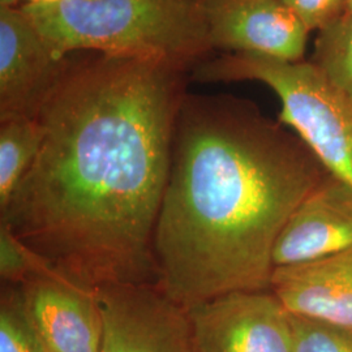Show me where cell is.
Instances as JSON below:
<instances>
[{
    "label": "cell",
    "instance_id": "cell-8",
    "mask_svg": "<svg viewBox=\"0 0 352 352\" xmlns=\"http://www.w3.org/2000/svg\"><path fill=\"white\" fill-rule=\"evenodd\" d=\"M210 47L302 60L308 29L282 0H199Z\"/></svg>",
    "mask_w": 352,
    "mask_h": 352
},
{
    "label": "cell",
    "instance_id": "cell-5",
    "mask_svg": "<svg viewBox=\"0 0 352 352\" xmlns=\"http://www.w3.org/2000/svg\"><path fill=\"white\" fill-rule=\"evenodd\" d=\"M196 352H294L291 317L270 291H232L187 308Z\"/></svg>",
    "mask_w": 352,
    "mask_h": 352
},
{
    "label": "cell",
    "instance_id": "cell-15",
    "mask_svg": "<svg viewBox=\"0 0 352 352\" xmlns=\"http://www.w3.org/2000/svg\"><path fill=\"white\" fill-rule=\"evenodd\" d=\"M294 352H352V331L289 315Z\"/></svg>",
    "mask_w": 352,
    "mask_h": 352
},
{
    "label": "cell",
    "instance_id": "cell-14",
    "mask_svg": "<svg viewBox=\"0 0 352 352\" xmlns=\"http://www.w3.org/2000/svg\"><path fill=\"white\" fill-rule=\"evenodd\" d=\"M0 352H45L21 286L1 283Z\"/></svg>",
    "mask_w": 352,
    "mask_h": 352
},
{
    "label": "cell",
    "instance_id": "cell-21",
    "mask_svg": "<svg viewBox=\"0 0 352 352\" xmlns=\"http://www.w3.org/2000/svg\"><path fill=\"white\" fill-rule=\"evenodd\" d=\"M45 352H50V351H49V350H46V349H45Z\"/></svg>",
    "mask_w": 352,
    "mask_h": 352
},
{
    "label": "cell",
    "instance_id": "cell-9",
    "mask_svg": "<svg viewBox=\"0 0 352 352\" xmlns=\"http://www.w3.org/2000/svg\"><path fill=\"white\" fill-rule=\"evenodd\" d=\"M21 287L46 350L101 351L103 315L97 291L84 289L47 266Z\"/></svg>",
    "mask_w": 352,
    "mask_h": 352
},
{
    "label": "cell",
    "instance_id": "cell-16",
    "mask_svg": "<svg viewBox=\"0 0 352 352\" xmlns=\"http://www.w3.org/2000/svg\"><path fill=\"white\" fill-rule=\"evenodd\" d=\"M46 267L37 256L0 223V277L1 283L23 286L26 280Z\"/></svg>",
    "mask_w": 352,
    "mask_h": 352
},
{
    "label": "cell",
    "instance_id": "cell-18",
    "mask_svg": "<svg viewBox=\"0 0 352 352\" xmlns=\"http://www.w3.org/2000/svg\"><path fill=\"white\" fill-rule=\"evenodd\" d=\"M20 0H0V8H10V7H16V4Z\"/></svg>",
    "mask_w": 352,
    "mask_h": 352
},
{
    "label": "cell",
    "instance_id": "cell-3",
    "mask_svg": "<svg viewBox=\"0 0 352 352\" xmlns=\"http://www.w3.org/2000/svg\"><path fill=\"white\" fill-rule=\"evenodd\" d=\"M20 10L63 58L89 50L184 64L212 49L199 0H60Z\"/></svg>",
    "mask_w": 352,
    "mask_h": 352
},
{
    "label": "cell",
    "instance_id": "cell-6",
    "mask_svg": "<svg viewBox=\"0 0 352 352\" xmlns=\"http://www.w3.org/2000/svg\"><path fill=\"white\" fill-rule=\"evenodd\" d=\"M103 315L100 352H196L187 309L158 285L98 289Z\"/></svg>",
    "mask_w": 352,
    "mask_h": 352
},
{
    "label": "cell",
    "instance_id": "cell-17",
    "mask_svg": "<svg viewBox=\"0 0 352 352\" xmlns=\"http://www.w3.org/2000/svg\"><path fill=\"white\" fill-rule=\"evenodd\" d=\"M308 32L320 30L346 10V0H282Z\"/></svg>",
    "mask_w": 352,
    "mask_h": 352
},
{
    "label": "cell",
    "instance_id": "cell-10",
    "mask_svg": "<svg viewBox=\"0 0 352 352\" xmlns=\"http://www.w3.org/2000/svg\"><path fill=\"white\" fill-rule=\"evenodd\" d=\"M352 248V187L329 175L296 208L273 251L276 267L309 264Z\"/></svg>",
    "mask_w": 352,
    "mask_h": 352
},
{
    "label": "cell",
    "instance_id": "cell-1",
    "mask_svg": "<svg viewBox=\"0 0 352 352\" xmlns=\"http://www.w3.org/2000/svg\"><path fill=\"white\" fill-rule=\"evenodd\" d=\"M183 67L104 54L69 63L38 113L41 149L0 223L84 289L158 285L154 232Z\"/></svg>",
    "mask_w": 352,
    "mask_h": 352
},
{
    "label": "cell",
    "instance_id": "cell-20",
    "mask_svg": "<svg viewBox=\"0 0 352 352\" xmlns=\"http://www.w3.org/2000/svg\"><path fill=\"white\" fill-rule=\"evenodd\" d=\"M344 11H352V0H346V10Z\"/></svg>",
    "mask_w": 352,
    "mask_h": 352
},
{
    "label": "cell",
    "instance_id": "cell-4",
    "mask_svg": "<svg viewBox=\"0 0 352 352\" xmlns=\"http://www.w3.org/2000/svg\"><path fill=\"white\" fill-rule=\"evenodd\" d=\"M199 82L253 80L280 100L279 122L296 132L327 173L352 187V98L314 62H287L258 54H227L199 64Z\"/></svg>",
    "mask_w": 352,
    "mask_h": 352
},
{
    "label": "cell",
    "instance_id": "cell-7",
    "mask_svg": "<svg viewBox=\"0 0 352 352\" xmlns=\"http://www.w3.org/2000/svg\"><path fill=\"white\" fill-rule=\"evenodd\" d=\"M68 64L20 8H0V122L37 118Z\"/></svg>",
    "mask_w": 352,
    "mask_h": 352
},
{
    "label": "cell",
    "instance_id": "cell-19",
    "mask_svg": "<svg viewBox=\"0 0 352 352\" xmlns=\"http://www.w3.org/2000/svg\"><path fill=\"white\" fill-rule=\"evenodd\" d=\"M56 1H60V0H28V3H32V4H51Z\"/></svg>",
    "mask_w": 352,
    "mask_h": 352
},
{
    "label": "cell",
    "instance_id": "cell-11",
    "mask_svg": "<svg viewBox=\"0 0 352 352\" xmlns=\"http://www.w3.org/2000/svg\"><path fill=\"white\" fill-rule=\"evenodd\" d=\"M270 291L289 315L352 331V248L309 264L276 267Z\"/></svg>",
    "mask_w": 352,
    "mask_h": 352
},
{
    "label": "cell",
    "instance_id": "cell-13",
    "mask_svg": "<svg viewBox=\"0 0 352 352\" xmlns=\"http://www.w3.org/2000/svg\"><path fill=\"white\" fill-rule=\"evenodd\" d=\"M314 63L352 98V11L318 30Z\"/></svg>",
    "mask_w": 352,
    "mask_h": 352
},
{
    "label": "cell",
    "instance_id": "cell-2",
    "mask_svg": "<svg viewBox=\"0 0 352 352\" xmlns=\"http://www.w3.org/2000/svg\"><path fill=\"white\" fill-rule=\"evenodd\" d=\"M329 175L250 102L186 94L154 232L160 289L186 309L270 289L282 230Z\"/></svg>",
    "mask_w": 352,
    "mask_h": 352
},
{
    "label": "cell",
    "instance_id": "cell-12",
    "mask_svg": "<svg viewBox=\"0 0 352 352\" xmlns=\"http://www.w3.org/2000/svg\"><path fill=\"white\" fill-rule=\"evenodd\" d=\"M43 132L37 118L0 122V209H3L34 164Z\"/></svg>",
    "mask_w": 352,
    "mask_h": 352
}]
</instances>
